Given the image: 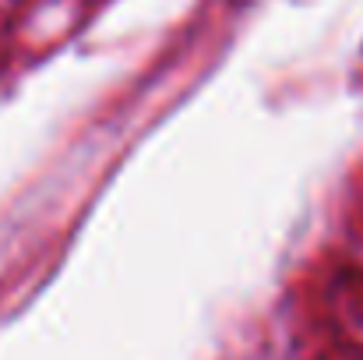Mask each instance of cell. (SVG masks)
I'll list each match as a JSON object with an SVG mask.
<instances>
[{"mask_svg": "<svg viewBox=\"0 0 363 360\" xmlns=\"http://www.w3.org/2000/svg\"><path fill=\"white\" fill-rule=\"evenodd\" d=\"M314 283L293 297L264 360H363V268L342 265Z\"/></svg>", "mask_w": 363, "mask_h": 360, "instance_id": "obj_1", "label": "cell"}]
</instances>
